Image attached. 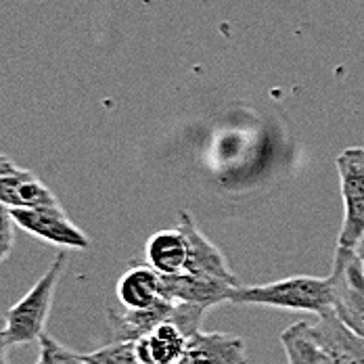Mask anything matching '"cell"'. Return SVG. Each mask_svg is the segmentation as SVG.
Instances as JSON below:
<instances>
[{
  "mask_svg": "<svg viewBox=\"0 0 364 364\" xmlns=\"http://www.w3.org/2000/svg\"><path fill=\"white\" fill-rule=\"evenodd\" d=\"M224 304H255L281 310L312 312L321 316L333 310V291L328 277H289L268 285L230 287Z\"/></svg>",
  "mask_w": 364,
  "mask_h": 364,
  "instance_id": "1",
  "label": "cell"
},
{
  "mask_svg": "<svg viewBox=\"0 0 364 364\" xmlns=\"http://www.w3.org/2000/svg\"><path fill=\"white\" fill-rule=\"evenodd\" d=\"M68 257L70 255L61 250L53 264L46 268V272L38 279L36 285L4 314V333L11 348L28 346L44 335L55 293L68 268Z\"/></svg>",
  "mask_w": 364,
  "mask_h": 364,
  "instance_id": "2",
  "label": "cell"
},
{
  "mask_svg": "<svg viewBox=\"0 0 364 364\" xmlns=\"http://www.w3.org/2000/svg\"><path fill=\"white\" fill-rule=\"evenodd\" d=\"M328 281L335 316L364 337V270L356 250L337 245Z\"/></svg>",
  "mask_w": 364,
  "mask_h": 364,
  "instance_id": "3",
  "label": "cell"
},
{
  "mask_svg": "<svg viewBox=\"0 0 364 364\" xmlns=\"http://www.w3.org/2000/svg\"><path fill=\"white\" fill-rule=\"evenodd\" d=\"M335 166L343 197V224L337 245L356 250L364 237V146H350L341 151Z\"/></svg>",
  "mask_w": 364,
  "mask_h": 364,
  "instance_id": "4",
  "label": "cell"
},
{
  "mask_svg": "<svg viewBox=\"0 0 364 364\" xmlns=\"http://www.w3.org/2000/svg\"><path fill=\"white\" fill-rule=\"evenodd\" d=\"M13 220L19 228L30 232L44 243L57 245L61 250H88L90 239L88 235L75 226L63 208L44 205V208H13Z\"/></svg>",
  "mask_w": 364,
  "mask_h": 364,
  "instance_id": "5",
  "label": "cell"
},
{
  "mask_svg": "<svg viewBox=\"0 0 364 364\" xmlns=\"http://www.w3.org/2000/svg\"><path fill=\"white\" fill-rule=\"evenodd\" d=\"M178 228L186 239V262H184L182 272L203 274V277L220 279L230 285H239L235 272L226 264L222 252L197 228L195 220L186 210L178 212Z\"/></svg>",
  "mask_w": 364,
  "mask_h": 364,
  "instance_id": "6",
  "label": "cell"
},
{
  "mask_svg": "<svg viewBox=\"0 0 364 364\" xmlns=\"http://www.w3.org/2000/svg\"><path fill=\"white\" fill-rule=\"evenodd\" d=\"M181 364H247V352L241 337L197 328L186 337Z\"/></svg>",
  "mask_w": 364,
  "mask_h": 364,
  "instance_id": "7",
  "label": "cell"
},
{
  "mask_svg": "<svg viewBox=\"0 0 364 364\" xmlns=\"http://www.w3.org/2000/svg\"><path fill=\"white\" fill-rule=\"evenodd\" d=\"M230 283L220 279L203 277V274H161V295L172 301H186V304H201L205 308H214L226 301V293L230 291Z\"/></svg>",
  "mask_w": 364,
  "mask_h": 364,
  "instance_id": "8",
  "label": "cell"
},
{
  "mask_svg": "<svg viewBox=\"0 0 364 364\" xmlns=\"http://www.w3.org/2000/svg\"><path fill=\"white\" fill-rule=\"evenodd\" d=\"M314 339L325 348L333 364H364V337L348 328L331 310L310 325Z\"/></svg>",
  "mask_w": 364,
  "mask_h": 364,
  "instance_id": "9",
  "label": "cell"
},
{
  "mask_svg": "<svg viewBox=\"0 0 364 364\" xmlns=\"http://www.w3.org/2000/svg\"><path fill=\"white\" fill-rule=\"evenodd\" d=\"M172 312H174V301L164 295L153 306L141 308V310L124 308V312H117V310L109 308L107 323H109L111 339L113 341H136L139 337L146 335L159 323L170 321Z\"/></svg>",
  "mask_w": 364,
  "mask_h": 364,
  "instance_id": "10",
  "label": "cell"
},
{
  "mask_svg": "<svg viewBox=\"0 0 364 364\" xmlns=\"http://www.w3.org/2000/svg\"><path fill=\"white\" fill-rule=\"evenodd\" d=\"M0 203L13 210V208L57 205L59 201L53 195V191L32 170H23L17 166L13 172L0 176Z\"/></svg>",
  "mask_w": 364,
  "mask_h": 364,
  "instance_id": "11",
  "label": "cell"
},
{
  "mask_svg": "<svg viewBox=\"0 0 364 364\" xmlns=\"http://www.w3.org/2000/svg\"><path fill=\"white\" fill-rule=\"evenodd\" d=\"M186 337L188 335L176 323L164 321L139 337L134 341V350L143 364H181Z\"/></svg>",
  "mask_w": 364,
  "mask_h": 364,
  "instance_id": "12",
  "label": "cell"
},
{
  "mask_svg": "<svg viewBox=\"0 0 364 364\" xmlns=\"http://www.w3.org/2000/svg\"><path fill=\"white\" fill-rule=\"evenodd\" d=\"M115 295L128 310H141L153 306L161 297V274L149 264L130 266L117 281Z\"/></svg>",
  "mask_w": 364,
  "mask_h": 364,
  "instance_id": "13",
  "label": "cell"
},
{
  "mask_svg": "<svg viewBox=\"0 0 364 364\" xmlns=\"http://www.w3.org/2000/svg\"><path fill=\"white\" fill-rule=\"evenodd\" d=\"M145 262L159 274H178L186 262V239L182 230L168 228L151 235L145 245Z\"/></svg>",
  "mask_w": 364,
  "mask_h": 364,
  "instance_id": "14",
  "label": "cell"
},
{
  "mask_svg": "<svg viewBox=\"0 0 364 364\" xmlns=\"http://www.w3.org/2000/svg\"><path fill=\"white\" fill-rule=\"evenodd\" d=\"M289 364H333L325 348L314 339L310 323H295L281 333Z\"/></svg>",
  "mask_w": 364,
  "mask_h": 364,
  "instance_id": "15",
  "label": "cell"
},
{
  "mask_svg": "<svg viewBox=\"0 0 364 364\" xmlns=\"http://www.w3.org/2000/svg\"><path fill=\"white\" fill-rule=\"evenodd\" d=\"M86 364H143L136 356L134 341H113L107 346L90 352V354H80Z\"/></svg>",
  "mask_w": 364,
  "mask_h": 364,
  "instance_id": "16",
  "label": "cell"
},
{
  "mask_svg": "<svg viewBox=\"0 0 364 364\" xmlns=\"http://www.w3.org/2000/svg\"><path fill=\"white\" fill-rule=\"evenodd\" d=\"M38 341H40V354H38L36 364H86L80 354L61 346L55 337L46 333Z\"/></svg>",
  "mask_w": 364,
  "mask_h": 364,
  "instance_id": "17",
  "label": "cell"
},
{
  "mask_svg": "<svg viewBox=\"0 0 364 364\" xmlns=\"http://www.w3.org/2000/svg\"><path fill=\"white\" fill-rule=\"evenodd\" d=\"M15 220L6 205L0 203V264L9 259L15 247Z\"/></svg>",
  "mask_w": 364,
  "mask_h": 364,
  "instance_id": "18",
  "label": "cell"
},
{
  "mask_svg": "<svg viewBox=\"0 0 364 364\" xmlns=\"http://www.w3.org/2000/svg\"><path fill=\"white\" fill-rule=\"evenodd\" d=\"M9 348H11V343L6 341V333H4V318L0 316V364H9Z\"/></svg>",
  "mask_w": 364,
  "mask_h": 364,
  "instance_id": "19",
  "label": "cell"
},
{
  "mask_svg": "<svg viewBox=\"0 0 364 364\" xmlns=\"http://www.w3.org/2000/svg\"><path fill=\"white\" fill-rule=\"evenodd\" d=\"M15 168H17V164H15L11 157H6V155H2V153H0V176H2V174L13 172Z\"/></svg>",
  "mask_w": 364,
  "mask_h": 364,
  "instance_id": "20",
  "label": "cell"
},
{
  "mask_svg": "<svg viewBox=\"0 0 364 364\" xmlns=\"http://www.w3.org/2000/svg\"><path fill=\"white\" fill-rule=\"evenodd\" d=\"M356 254L360 257V262H363V270H364V237L360 239V243L356 245Z\"/></svg>",
  "mask_w": 364,
  "mask_h": 364,
  "instance_id": "21",
  "label": "cell"
}]
</instances>
